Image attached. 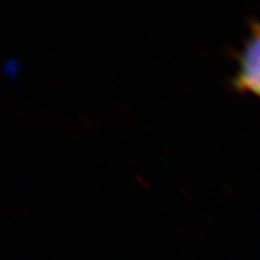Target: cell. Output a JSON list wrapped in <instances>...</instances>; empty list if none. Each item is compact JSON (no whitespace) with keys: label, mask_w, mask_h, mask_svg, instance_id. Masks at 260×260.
Wrapping results in <instances>:
<instances>
[{"label":"cell","mask_w":260,"mask_h":260,"mask_svg":"<svg viewBox=\"0 0 260 260\" xmlns=\"http://www.w3.org/2000/svg\"><path fill=\"white\" fill-rule=\"evenodd\" d=\"M237 62L231 87L240 93L260 98V22H250L249 35L237 55Z\"/></svg>","instance_id":"obj_1"}]
</instances>
